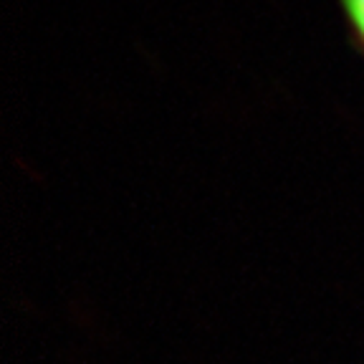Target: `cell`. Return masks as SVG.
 Returning a JSON list of instances; mask_svg holds the SVG:
<instances>
[{
  "label": "cell",
  "instance_id": "6da1fadb",
  "mask_svg": "<svg viewBox=\"0 0 364 364\" xmlns=\"http://www.w3.org/2000/svg\"><path fill=\"white\" fill-rule=\"evenodd\" d=\"M349 28V41L364 56V0H336Z\"/></svg>",
  "mask_w": 364,
  "mask_h": 364
}]
</instances>
